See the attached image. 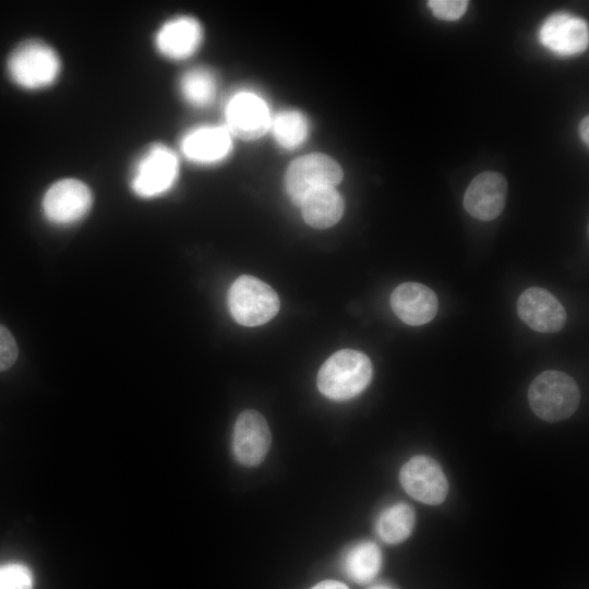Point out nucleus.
<instances>
[{
    "label": "nucleus",
    "instance_id": "1",
    "mask_svg": "<svg viewBox=\"0 0 589 589\" xmlns=\"http://www.w3.org/2000/svg\"><path fill=\"white\" fill-rule=\"evenodd\" d=\"M372 375V363L366 354L353 349H341L322 364L316 385L329 399L348 400L368 387Z\"/></svg>",
    "mask_w": 589,
    "mask_h": 589
},
{
    "label": "nucleus",
    "instance_id": "2",
    "mask_svg": "<svg viewBox=\"0 0 589 589\" xmlns=\"http://www.w3.org/2000/svg\"><path fill=\"white\" fill-rule=\"evenodd\" d=\"M7 73L20 88L44 89L52 85L60 75L61 61L57 51L39 39L19 44L7 59Z\"/></svg>",
    "mask_w": 589,
    "mask_h": 589
},
{
    "label": "nucleus",
    "instance_id": "3",
    "mask_svg": "<svg viewBox=\"0 0 589 589\" xmlns=\"http://www.w3.org/2000/svg\"><path fill=\"white\" fill-rule=\"evenodd\" d=\"M579 388L568 374L549 370L540 373L528 389V401L533 413L546 422L569 418L578 408Z\"/></svg>",
    "mask_w": 589,
    "mask_h": 589
},
{
    "label": "nucleus",
    "instance_id": "4",
    "mask_svg": "<svg viewBox=\"0 0 589 589\" xmlns=\"http://www.w3.org/2000/svg\"><path fill=\"white\" fill-rule=\"evenodd\" d=\"M227 300L233 320L248 327L267 323L280 306L276 291L263 280L249 275H242L232 283Z\"/></svg>",
    "mask_w": 589,
    "mask_h": 589
},
{
    "label": "nucleus",
    "instance_id": "5",
    "mask_svg": "<svg viewBox=\"0 0 589 589\" xmlns=\"http://www.w3.org/2000/svg\"><path fill=\"white\" fill-rule=\"evenodd\" d=\"M179 175V159L172 149L164 144L148 146L135 160L130 187L143 199H153L168 192Z\"/></svg>",
    "mask_w": 589,
    "mask_h": 589
},
{
    "label": "nucleus",
    "instance_id": "6",
    "mask_svg": "<svg viewBox=\"0 0 589 589\" xmlns=\"http://www.w3.org/2000/svg\"><path fill=\"white\" fill-rule=\"evenodd\" d=\"M336 160L324 154H309L297 158L286 172L285 185L291 202L299 206L303 197L320 188H335L342 179Z\"/></svg>",
    "mask_w": 589,
    "mask_h": 589
},
{
    "label": "nucleus",
    "instance_id": "7",
    "mask_svg": "<svg viewBox=\"0 0 589 589\" xmlns=\"http://www.w3.org/2000/svg\"><path fill=\"white\" fill-rule=\"evenodd\" d=\"M92 204L93 194L87 184L75 178H64L47 189L41 207L48 221L67 226L81 220Z\"/></svg>",
    "mask_w": 589,
    "mask_h": 589
},
{
    "label": "nucleus",
    "instance_id": "8",
    "mask_svg": "<svg viewBox=\"0 0 589 589\" xmlns=\"http://www.w3.org/2000/svg\"><path fill=\"white\" fill-rule=\"evenodd\" d=\"M399 480L404 490L421 503L438 505L447 496L446 476L438 462L429 456L417 455L410 458L401 467Z\"/></svg>",
    "mask_w": 589,
    "mask_h": 589
},
{
    "label": "nucleus",
    "instance_id": "9",
    "mask_svg": "<svg viewBox=\"0 0 589 589\" xmlns=\"http://www.w3.org/2000/svg\"><path fill=\"white\" fill-rule=\"evenodd\" d=\"M227 130L244 141L263 136L271 128L272 118L266 103L252 92H239L226 106Z\"/></svg>",
    "mask_w": 589,
    "mask_h": 589
},
{
    "label": "nucleus",
    "instance_id": "10",
    "mask_svg": "<svg viewBox=\"0 0 589 589\" xmlns=\"http://www.w3.org/2000/svg\"><path fill=\"white\" fill-rule=\"evenodd\" d=\"M271 431L265 418L257 411H242L235 423L232 450L236 459L243 466L261 464L271 446Z\"/></svg>",
    "mask_w": 589,
    "mask_h": 589
},
{
    "label": "nucleus",
    "instance_id": "11",
    "mask_svg": "<svg viewBox=\"0 0 589 589\" xmlns=\"http://www.w3.org/2000/svg\"><path fill=\"white\" fill-rule=\"evenodd\" d=\"M517 313L525 324L540 333H556L566 323L562 303L540 287H530L519 296Z\"/></svg>",
    "mask_w": 589,
    "mask_h": 589
},
{
    "label": "nucleus",
    "instance_id": "12",
    "mask_svg": "<svg viewBox=\"0 0 589 589\" xmlns=\"http://www.w3.org/2000/svg\"><path fill=\"white\" fill-rule=\"evenodd\" d=\"M506 195L505 177L495 171H484L469 183L464 196V207L472 217L489 221L503 212Z\"/></svg>",
    "mask_w": 589,
    "mask_h": 589
},
{
    "label": "nucleus",
    "instance_id": "13",
    "mask_svg": "<svg viewBox=\"0 0 589 589\" xmlns=\"http://www.w3.org/2000/svg\"><path fill=\"white\" fill-rule=\"evenodd\" d=\"M539 37L541 44L556 55L573 56L587 49L589 31L585 21L557 13L542 24Z\"/></svg>",
    "mask_w": 589,
    "mask_h": 589
},
{
    "label": "nucleus",
    "instance_id": "14",
    "mask_svg": "<svg viewBox=\"0 0 589 589\" xmlns=\"http://www.w3.org/2000/svg\"><path fill=\"white\" fill-rule=\"evenodd\" d=\"M390 306L396 316L411 326L431 322L437 313L435 292L419 283L398 285L390 294Z\"/></svg>",
    "mask_w": 589,
    "mask_h": 589
},
{
    "label": "nucleus",
    "instance_id": "15",
    "mask_svg": "<svg viewBox=\"0 0 589 589\" xmlns=\"http://www.w3.org/2000/svg\"><path fill=\"white\" fill-rule=\"evenodd\" d=\"M203 31L191 16L167 21L155 35L156 49L166 58L181 60L192 56L201 45Z\"/></svg>",
    "mask_w": 589,
    "mask_h": 589
},
{
    "label": "nucleus",
    "instance_id": "16",
    "mask_svg": "<svg viewBox=\"0 0 589 589\" xmlns=\"http://www.w3.org/2000/svg\"><path fill=\"white\" fill-rule=\"evenodd\" d=\"M180 146L189 160L201 165L214 164L230 153L231 134L224 127H199L182 137Z\"/></svg>",
    "mask_w": 589,
    "mask_h": 589
},
{
    "label": "nucleus",
    "instance_id": "17",
    "mask_svg": "<svg viewBox=\"0 0 589 589\" xmlns=\"http://www.w3.org/2000/svg\"><path fill=\"white\" fill-rule=\"evenodd\" d=\"M304 221L316 229L334 226L344 213V200L335 188H320L309 192L301 201Z\"/></svg>",
    "mask_w": 589,
    "mask_h": 589
},
{
    "label": "nucleus",
    "instance_id": "18",
    "mask_svg": "<svg viewBox=\"0 0 589 589\" xmlns=\"http://www.w3.org/2000/svg\"><path fill=\"white\" fill-rule=\"evenodd\" d=\"M382 566L380 548L371 541L352 546L345 555L342 567L347 576L358 584L370 582Z\"/></svg>",
    "mask_w": 589,
    "mask_h": 589
},
{
    "label": "nucleus",
    "instance_id": "19",
    "mask_svg": "<svg viewBox=\"0 0 589 589\" xmlns=\"http://www.w3.org/2000/svg\"><path fill=\"white\" fill-rule=\"evenodd\" d=\"M414 522L413 508L406 503H397L381 513L376 521V531L384 542L397 544L411 534Z\"/></svg>",
    "mask_w": 589,
    "mask_h": 589
},
{
    "label": "nucleus",
    "instance_id": "20",
    "mask_svg": "<svg viewBox=\"0 0 589 589\" xmlns=\"http://www.w3.org/2000/svg\"><path fill=\"white\" fill-rule=\"evenodd\" d=\"M179 89L183 99L193 107L208 106L215 98V75L206 68H194L180 79Z\"/></svg>",
    "mask_w": 589,
    "mask_h": 589
},
{
    "label": "nucleus",
    "instance_id": "21",
    "mask_svg": "<svg viewBox=\"0 0 589 589\" xmlns=\"http://www.w3.org/2000/svg\"><path fill=\"white\" fill-rule=\"evenodd\" d=\"M271 128L277 143L287 149L300 146L309 132L305 117L294 110L280 111L272 120Z\"/></svg>",
    "mask_w": 589,
    "mask_h": 589
},
{
    "label": "nucleus",
    "instance_id": "22",
    "mask_svg": "<svg viewBox=\"0 0 589 589\" xmlns=\"http://www.w3.org/2000/svg\"><path fill=\"white\" fill-rule=\"evenodd\" d=\"M33 575L31 569L21 563L0 565V589H32Z\"/></svg>",
    "mask_w": 589,
    "mask_h": 589
},
{
    "label": "nucleus",
    "instance_id": "23",
    "mask_svg": "<svg viewBox=\"0 0 589 589\" xmlns=\"http://www.w3.org/2000/svg\"><path fill=\"white\" fill-rule=\"evenodd\" d=\"M466 0H431L428 2L433 14L445 21H455L460 19L468 7Z\"/></svg>",
    "mask_w": 589,
    "mask_h": 589
},
{
    "label": "nucleus",
    "instance_id": "24",
    "mask_svg": "<svg viewBox=\"0 0 589 589\" xmlns=\"http://www.w3.org/2000/svg\"><path fill=\"white\" fill-rule=\"evenodd\" d=\"M19 354L16 341L10 330L0 324V372L13 365Z\"/></svg>",
    "mask_w": 589,
    "mask_h": 589
},
{
    "label": "nucleus",
    "instance_id": "25",
    "mask_svg": "<svg viewBox=\"0 0 589 589\" xmlns=\"http://www.w3.org/2000/svg\"><path fill=\"white\" fill-rule=\"evenodd\" d=\"M311 589H349V588L342 582H339L336 580H324V581L318 582Z\"/></svg>",
    "mask_w": 589,
    "mask_h": 589
},
{
    "label": "nucleus",
    "instance_id": "26",
    "mask_svg": "<svg viewBox=\"0 0 589 589\" xmlns=\"http://www.w3.org/2000/svg\"><path fill=\"white\" fill-rule=\"evenodd\" d=\"M580 135L586 145L589 144V118L585 117L579 127Z\"/></svg>",
    "mask_w": 589,
    "mask_h": 589
},
{
    "label": "nucleus",
    "instance_id": "27",
    "mask_svg": "<svg viewBox=\"0 0 589 589\" xmlns=\"http://www.w3.org/2000/svg\"><path fill=\"white\" fill-rule=\"evenodd\" d=\"M372 589H390V588H388V587H386V586H378V587H374V588H372Z\"/></svg>",
    "mask_w": 589,
    "mask_h": 589
}]
</instances>
